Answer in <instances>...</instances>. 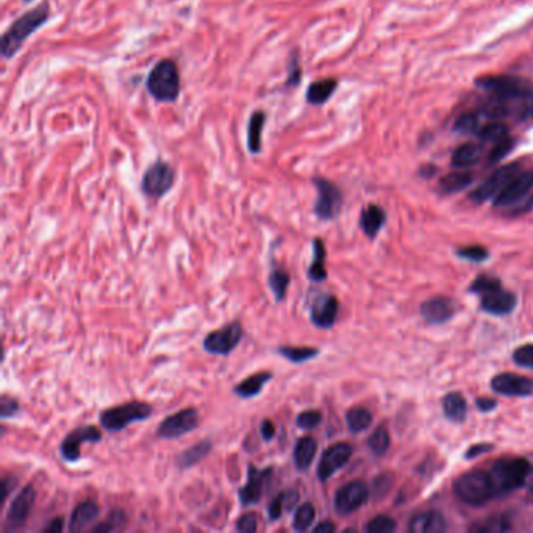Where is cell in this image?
<instances>
[{"mask_svg":"<svg viewBox=\"0 0 533 533\" xmlns=\"http://www.w3.org/2000/svg\"><path fill=\"white\" fill-rule=\"evenodd\" d=\"M49 17L50 5L47 0L41 2L35 8L26 11V13H22L0 38V53H2V57L5 59L13 58L21 50L24 43L49 21Z\"/></svg>","mask_w":533,"mask_h":533,"instance_id":"6da1fadb","label":"cell"},{"mask_svg":"<svg viewBox=\"0 0 533 533\" xmlns=\"http://www.w3.org/2000/svg\"><path fill=\"white\" fill-rule=\"evenodd\" d=\"M146 89L157 102H177L182 89L178 64L171 58L160 59L147 75Z\"/></svg>","mask_w":533,"mask_h":533,"instance_id":"7a4b0ae2","label":"cell"},{"mask_svg":"<svg viewBox=\"0 0 533 533\" xmlns=\"http://www.w3.org/2000/svg\"><path fill=\"white\" fill-rule=\"evenodd\" d=\"M497 496L510 494L524 487L530 476V463L525 458H501L489 471Z\"/></svg>","mask_w":533,"mask_h":533,"instance_id":"3957f363","label":"cell"},{"mask_svg":"<svg viewBox=\"0 0 533 533\" xmlns=\"http://www.w3.org/2000/svg\"><path fill=\"white\" fill-rule=\"evenodd\" d=\"M152 405L141 402V400H131V402L109 406L99 415V422L106 432L118 433L131 424L146 421L152 416Z\"/></svg>","mask_w":533,"mask_h":533,"instance_id":"277c9868","label":"cell"},{"mask_svg":"<svg viewBox=\"0 0 533 533\" xmlns=\"http://www.w3.org/2000/svg\"><path fill=\"white\" fill-rule=\"evenodd\" d=\"M453 489L458 499L463 501L465 504L474 507L487 504L488 501L496 497L494 485L493 480H491L489 472L480 469L469 471L460 476L453 483Z\"/></svg>","mask_w":533,"mask_h":533,"instance_id":"5b68a950","label":"cell"},{"mask_svg":"<svg viewBox=\"0 0 533 533\" xmlns=\"http://www.w3.org/2000/svg\"><path fill=\"white\" fill-rule=\"evenodd\" d=\"M176 183V169L165 160H157L147 167L141 180L142 194L158 200L172 189Z\"/></svg>","mask_w":533,"mask_h":533,"instance_id":"8992f818","label":"cell"},{"mask_svg":"<svg viewBox=\"0 0 533 533\" xmlns=\"http://www.w3.org/2000/svg\"><path fill=\"white\" fill-rule=\"evenodd\" d=\"M315 188L317 191L316 202L313 205V213L317 219L332 221L339 214L343 208V193L333 182L324 177H315Z\"/></svg>","mask_w":533,"mask_h":533,"instance_id":"52a82bcc","label":"cell"},{"mask_svg":"<svg viewBox=\"0 0 533 533\" xmlns=\"http://www.w3.org/2000/svg\"><path fill=\"white\" fill-rule=\"evenodd\" d=\"M244 338V327L238 319L232 321L230 324L209 332L203 338L202 347L207 353L218 357H227L236 349Z\"/></svg>","mask_w":533,"mask_h":533,"instance_id":"ba28073f","label":"cell"},{"mask_svg":"<svg viewBox=\"0 0 533 533\" xmlns=\"http://www.w3.org/2000/svg\"><path fill=\"white\" fill-rule=\"evenodd\" d=\"M200 415L194 406L172 413L158 424L157 436L163 440H177L199 427Z\"/></svg>","mask_w":533,"mask_h":533,"instance_id":"9c48e42d","label":"cell"},{"mask_svg":"<svg viewBox=\"0 0 533 533\" xmlns=\"http://www.w3.org/2000/svg\"><path fill=\"white\" fill-rule=\"evenodd\" d=\"M523 172V167L519 163H510L496 169L487 180L482 182L478 187L471 193V200L476 203H482L488 199H493L497 194L510 183L514 177Z\"/></svg>","mask_w":533,"mask_h":533,"instance_id":"30bf717a","label":"cell"},{"mask_svg":"<svg viewBox=\"0 0 533 533\" xmlns=\"http://www.w3.org/2000/svg\"><path fill=\"white\" fill-rule=\"evenodd\" d=\"M274 471L271 466L268 468H256L255 465H247V480L244 487L238 489V499L243 507L256 505L261 501L268 485L272 480Z\"/></svg>","mask_w":533,"mask_h":533,"instance_id":"8fae6325","label":"cell"},{"mask_svg":"<svg viewBox=\"0 0 533 533\" xmlns=\"http://www.w3.org/2000/svg\"><path fill=\"white\" fill-rule=\"evenodd\" d=\"M369 489L363 480H352L341 487L335 493L333 508L341 516H347L368 502Z\"/></svg>","mask_w":533,"mask_h":533,"instance_id":"7c38bea8","label":"cell"},{"mask_svg":"<svg viewBox=\"0 0 533 533\" xmlns=\"http://www.w3.org/2000/svg\"><path fill=\"white\" fill-rule=\"evenodd\" d=\"M102 433L94 425H82L77 427L64 436V440L59 445V455L68 463H75L82 458V445L83 442H100Z\"/></svg>","mask_w":533,"mask_h":533,"instance_id":"4fadbf2b","label":"cell"},{"mask_svg":"<svg viewBox=\"0 0 533 533\" xmlns=\"http://www.w3.org/2000/svg\"><path fill=\"white\" fill-rule=\"evenodd\" d=\"M477 85L485 89V91L493 94L494 97L501 99H518L533 93L529 83L508 75L487 77V79L478 80Z\"/></svg>","mask_w":533,"mask_h":533,"instance_id":"5bb4252c","label":"cell"},{"mask_svg":"<svg viewBox=\"0 0 533 533\" xmlns=\"http://www.w3.org/2000/svg\"><path fill=\"white\" fill-rule=\"evenodd\" d=\"M353 453V447L349 442H335L330 447H327L324 453L321 455L319 465H317V480L327 482L337 472L347 465Z\"/></svg>","mask_w":533,"mask_h":533,"instance_id":"9a60e30c","label":"cell"},{"mask_svg":"<svg viewBox=\"0 0 533 533\" xmlns=\"http://www.w3.org/2000/svg\"><path fill=\"white\" fill-rule=\"evenodd\" d=\"M35 501H37V493L32 485L24 487L16 497L11 501L10 508L7 512V518H5V530L13 532L21 529L24 524L27 523L30 513L33 510Z\"/></svg>","mask_w":533,"mask_h":533,"instance_id":"2e32d148","label":"cell"},{"mask_svg":"<svg viewBox=\"0 0 533 533\" xmlns=\"http://www.w3.org/2000/svg\"><path fill=\"white\" fill-rule=\"evenodd\" d=\"M339 311V302L333 294H321L317 296L310 308V321L311 324L322 330L332 328L337 322Z\"/></svg>","mask_w":533,"mask_h":533,"instance_id":"e0dca14e","label":"cell"},{"mask_svg":"<svg viewBox=\"0 0 533 533\" xmlns=\"http://www.w3.org/2000/svg\"><path fill=\"white\" fill-rule=\"evenodd\" d=\"M532 188H533V172L523 171L494 197V207L505 208V207L514 205V203L523 200L524 197L529 194V191Z\"/></svg>","mask_w":533,"mask_h":533,"instance_id":"ac0fdd59","label":"cell"},{"mask_svg":"<svg viewBox=\"0 0 533 533\" xmlns=\"http://www.w3.org/2000/svg\"><path fill=\"white\" fill-rule=\"evenodd\" d=\"M518 299L513 294L512 291H507L502 288V285L499 283L494 288L488 290L487 292L480 294V305L482 310L487 311L489 315H496V316H504L512 313L516 307Z\"/></svg>","mask_w":533,"mask_h":533,"instance_id":"d6986e66","label":"cell"},{"mask_svg":"<svg viewBox=\"0 0 533 533\" xmlns=\"http://www.w3.org/2000/svg\"><path fill=\"white\" fill-rule=\"evenodd\" d=\"M491 388L504 396H529L533 393V380L518 374H499L491 380Z\"/></svg>","mask_w":533,"mask_h":533,"instance_id":"ffe728a7","label":"cell"},{"mask_svg":"<svg viewBox=\"0 0 533 533\" xmlns=\"http://www.w3.org/2000/svg\"><path fill=\"white\" fill-rule=\"evenodd\" d=\"M455 311H457V303L453 299L446 296L432 297L421 305V315L430 324H445L452 319Z\"/></svg>","mask_w":533,"mask_h":533,"instance_id":"44dd1931","label":"cell"},{"mask_svg":"<svg viewBox=\"0 0 533 533\" xmlns=\"http://www.w3.org/2000/svg\"><path fill=\"white\" fill-rule=\"evenodd\" d=\"M272 377L274 374L271 371H259V373L245 377L244 380L236 383L233 386V394L239 399L256 398L263 391V388L266 386V383L272 380Z\"/></svg>","mask_w":533,"mask_h":533,"instance_id":"7402d4cb","label":"cell"},{"mask_svg":"<svg viewBox=\"0 0 533 533\" xmlns=\"http://www.w3.org/2000/svg\"><path fill=\"white\" fill-rule=\"evenodd\" d=\"M317 452V441L313 436H302L301 440H297L294 451H292V461L299 472H307Z\"/></svg>","mask_w":533,"mask_h":533,"instance_id":"603a6c76","label":"cell"},{"mask_svg":"<svg viewBox=\"0 0 533 533\" xmlns=\"http://www.w3.org/2000/svg\"><path fill=\"white\" fill-rule=\"evenodd\" d=\"M100 508L94 501H83L74 507L69 519V532H80L99 516Z\"/></svg>","mask_w":533,"mask_h":533,"instance_id":"cb8c5ba5","label":"cell"},{"mask_svg":"<svg viewBox=\"0 0 533 533\" xmlns=\"http://www.w3.org/2000/svg\"><path fill=\"white\" fill-rule=\"evenodd\" d=\"M447 529L446 519L440 512L430 510L411 519L410 532L413 533H440Z\"/></svg>","mask_w":533,"mask_h":533,"instance_id":"d4e9b609","label":"cell"},{"mask_svg":"<svg viewBox=\"0 0 533 533\" xmlns=\"http://www.w3.org/2000/svg\"><path fill=\"white\" fill-rule=\"evenodd\" d=\"M212 449H213V442L208 438L197 441L196 445H193L189 449H185V451L178 455L176 460L177 468L182 471L193 468V466L200 463V461L205 458L209 452H212Z\"/></svg>","mask_w":533,"mask_h":533,"instance_id":"484cf974","label":"cell"},{"mask_svg":"<svg viewBox=\"0 0 533 533\" xmlns=\"http://www.w3.org/2000/svg\"><path fill=\"white\" fill-rule=\"evenodd\" d=\"M327 249L326 244L321 238H315L313 239V261L310 263L307 275L311 281L315 283H321V281L327 280L328 274H327Z\"/></svg>","mask_w":533,"mask_h":533,"instance_id":"4316f807","label":"cell"},{"mask_svg":"<svg viewBox=\"0 0 533 533\" xmlns=\"http://www.w3.org/2000/svg\"><path fill=\"white\" fill-rule=\"evenodd\" d=\"M268 121L266 111L255 110L249 118L247 122V149L252 155H259L263 149L261 142V131L265 129Z\"/></svg>","mask_w":533,"mask_h":533,"instance_id":"83f0119b","label":"cell"},{"mask_svg":"<svg viewBox=\"0 0 533 533\" xmlns=\"http://www.w3.org/2000/svg\"><path fill=\"white\" fill-rule=\"evenodd\" d=\"M338 88L337 79H322L310 83L305 93V100L310 105H324L326 102L332 97Z\"/></svg>","mask_w":533,"mask_h":533,"instance_id":"f1b7e54d","label":"cell"},{"mask_svg":"<svg viewBox=\"0 0 533 533\" xmlns=\"http://www.w3.org/2000/svg\"><path fill=\"white\" fill-rule=\"evenodd\" d=\"M386 214L379 205H368L366 208L362 212L360 216V225L364 232V235L368 238H375L377 233L380 232V229L385 224Z\"/></svg>","mask_w":533,"mask_h":533,"instance_id":"f546056e","label":"cell"},{"mask_svg":"<svg viewBox=\"0 0 533 533\" xmlns=\"http://www.w3.org/2000/svg\"><path fill=\"white\" fill-rule=\"evenodd\" d=\"M291 283V274L283 268L275 266L271 269L268 277V285L272 291L275 302H283Z\"/></svg>","mask_w":533,"mask_h":533,"instance_id":"4dcf8cb0","label":"cell"},{"mask_svg":"<svg viewBox=\"0 0 533 533\" xmlns=\"http://www.w3.org/2000/svg\"><path fill=\"white\" fill-rule=\"evenodd\" d=\"M277 353L290 363L301 364L313 360V358L319 355V349L311 346H280L277 347Z\"/></svg>","mask_w":533,"mask_h":533,"instance_id":"1f68e13d","label":"cell"},{"mask_svg":"<svg viewBox=\"0 0 533 533\" xmlns=\"http://www.w3.org/2000/svg\"><path fill=\"white\" fill-rule=\"evenodd\" d=\"M445 415L453 422H463L468 415V404L460 393H449L442 400Z\"/></svg>","mask_w":533,"mask_h":533,"instance_id":"d6a6232c","label":"cell"},{"mask_svg":"<svg viewBox=\"0 0 533 533\" xmlns=\"http://www.w3.org/2000/svg\"><path fill=\"white\" fill-rule=\"evenodd\" d=\"M346 424L352 433H362L373 424V413L364 406H353L346 413Z\"/></svg>","mask_w":533,"mask_h":533,"instance_id":"836d02e7","label":"cell"},{"mask_svg":"<svg viewBox=\"0 0 533 533\" xmlns=\"http://www.w3.org/2000/svg\"><path fill=\"white\" fill-rule=\"evenodd\" d=\"M472 180H474V176L469 172H452L441 178L438 188L442 194H453L458 193L461 189L468 188Z\"/></svg>","mask_w":533,"mask_h":533,"instance_id":"e575fe53","label":"cell"},{"mask_svg":"<svg viewBox=\"0 0 533 533\" xmlns=\"http://www.w3.org/2000/svg\"><path fill=\"white\" fill-rule=\"evenodd\" d=\"M480 147L472 144V142H466V144H461L452 155V165L457 167H469L472 165H476L478 158H480Z\"/></svg>","mask_w":533,"mask_h":533,"instance_id":"d590c367","label":"cell"},{"mask_svg":"<svg viewBox=\"0 0 533 533\" xmlns=\"http://www.w3.org/2000/svg\"><path fill=\"white\" fill-rule=\"evenodd\" d=\"M316 519V508L313 504L310 502H303L297 507V510L294 513V518H292V529L296 532H307L311 529Z\"/></svg>","mask_w":533,"mask_h":533,"instance_id":"8d00e7d4","label":"cell"},{"mask_svg":"<svg viewBox=\"0 0 533 533\" xmlns=\"http://www.w3.org/2000/svg\"><path fill=\"white\" fill-rule=\"evenodd\" d=\"M302 74L303 71L301 64V52L297 49H292L288 57V74H286V80L283 86L286 89L297 88L302 82Z\"/></svg>","mask_w":533,"mask_h":533,"instance_id":"74e56055","label":"cell"},{"mask_svg":"<svg viewBox=\"0 0 533 533\" xmlns=\"http://www.w3.org/2000/svg\"><path fill=\"white\" fill-rule=\"evenodd\" d=\"M125 523H127V514H125L122 508H115V510H111L109 514H106V518L102 521L100 524L93 527L91 532L93 533H110V532H115L118 529H121Z\"/></svg>","mask_w":533,"mask_h":533,"instance_id":"f35d334b","label":"cell"},{"mask_svg":"<svg viewBox=\"0 0 533 533\" xmlns=\"http://www.w3.org/2000/svg\"><path fill=\"white\" fill-rule=\"evenodd\" d=\"M478 138L485 142H497L508 136V127L502 122H491L477 131Z\"/></svg>","mask_w":533,"mask_h":533,"instance_id":"ab89813d","label":"cell"},{"mask_svg":"<svg viewBox=\"0 0 533 533\" xmlns=\"http://www.w3.org/2000/svg\"><path fill=\"white\" fill-rule=\"evenodd\" d=\"M368 446L374 455L380 457L385 453L389 447V433L385 427L375 429V432L369 436Z\"/></svg>","mask_w":533,"mask_h":533,"instance_id":"60d3db41","label":"cell"},{"mask_svg":"<svg viewBox=\"0 0 533 533\" xmlns=\"http://www.w3.org/2000/svg\"><path fill=\"white\" fill-rule=\"evenodd\" d=\"M364 530L368 533H391L396 530V521L388 514H379L369 521Z\"/></svg>","mask_w":533,"mask_h":533,"instance_id":"b9f144b4","label":"cell"},{"mask_svg":"<svg viewBox=\"0 0 533 533\" xmlns=\"http://www.w3.org/2000/svg\"><path fill=\"white\" fill-rule=\"evenodd\" d=\"M510 529V523L505 516H497L493 519L483 521V523L472 527V532L477 533H497V532H505Z\"/></svg>","mask_w":533,"mask_h":533,"instance_id":"7bdbcfd3","label":"cell"},{"mask_svg":"<svg viewBox=\"0 0 533 533\" xmlns=\"http://www.w3.org/2000/svg\"><path fill=\"white\" fill-rule=\"evenodd\" d=\"M322 422V413L319 410H305L299 413L296 425L302 430H313Z\"/></svg>","mask_w":533,"mask_h":533,"instance_id":"ee69618b","label":"cell"},{"mask_svg":"<svg viewBox=\"0 0 533 533\" xmlns=\"http://www.w3.org/2000/svg\"><path fill=\"white\" fill-rule=\"evenodd\" d=\"M455 130L460 133H477L480 127H478V115L476 113H465L461 115L457 122H455Z\"/></svg>","mask_w":533,"mask_h":533,"instance_id":"f6af8a7d","label":"cell"},{"mask_svg":"<svg viewBox=\"0 0 533 533\" xmlns=\"http://www.w3.org/2000/svg\"><path fill=\"white\" fill-rule=\"evenodd\" d=\"M457 255L463 260L469 261H485L488 259V250L482 247V245H466L457 250Z\"/></svg>","mask_w":533,"mask_h":533,"instance_id":"bcb514c9","label":"cell"},{"mask_svg":"<svg viewBox=\"0 0 533 533\" xmlns=\"http://www.w3.org/2000/svg\"><path fill=\"white\" fill-rule=\"evenodd\" d=\"M513 362L518 366L533 369V344H524L513 352Z\"/></svg>","mask_w":533,"mask_h":533,"instance_id":"7dc6e473","label":"cell"},{"mask_svg":"<svg viewBox=\"0 0 533 533\" xmlns=\"http://www.w3.org/2000/svg\"><path fill=\"white\" fill-rule=\"evenodd\" d=\"M501 283L499 279L496 277H491V275H480V277H477L474 281H472L471 285V292H476V294H483V292H487L488 290L494 288V286H497Z\"/></svg>","mask_w":533,"mask_h":533,"instance_id":"c3c4849f","label":"cell"},{"mask_svg":"<svg viewBox=\"0 0 533 533\" xmlns=\"http://www.w3.org/2000/svg\"><path fill=\"white\" fill-rule=\"evenodd\" d=\"M286 512L285 508V491H280V493L274 497V499L269 502L268 505V518L269 521H279L281 518V514Z\"/></svg>","mask_w":533,"mask_h":533,"instance_id":"681fc988","label":"cell"},{"mask_svg":"<svg viewBox=\"0 0 533 533\" xmlns=\"http://www.w3.org/2000/svg\"><path fill=\"white\" fill-rule=\"evenodd\" d=\"M19 402H17V399L8 396V394H3L2 398H0V418L2 419H8V418H13L16 416L17 413H19Z\"/></svg>","mask_w":533,"mask_h":533,"instance_id":"f907efd6","label":"cell"},{"mask_svg":"<svg viewBox=\"0 0 533 533\" xmlns=\"http://www.w3.org/2000/svg\"><path fill=\"white\" fill-rule=\"evenodd\" d=\"M236 530L241 533H255L259 529V521L255 513H244L236 521Z\"/></svg>","mask_w":533,"mask_h":533,"instance_id":"816d5d0a","label":"cell"},{"mask_svg":"<svg viewBox=\"0 0 533 533\" xmlns=\"http://www.w3.org/2000/svg\"><path fill=\"white\" fill-rule=\"evenodd\" d=\"M514 146V141L512 138H504V140L494 142L493 151L489 153V161H499L505 157V155L512 151Z\"/></svg>","mask_w":533,"mask_h":533,"instance_id":"f5cc1de1","label":"cell"},{"mask_svg":"<svg viewBox=\"0 0 533 533\" xmlns=\"http://www.w3.org/2000/svg\"><path fill=\"white\" fill-rule=\"evenodd\" d=\"M260 436L263 441H272L275 438V424L271 419H263L260 424Z\"/></svg>","mask_w":533,"mask_h":533,"instance_id":"db71d44e","label":"cell"},{"mask_svg":"<svg viewBox=\"0 0 533 533\" xmlns=\"http://www.w3.org/2000/svg\"><path fill=\"white\" fill-rule=\"evenodd\" d=\"M16 483H17V478L13 476L2 478V504L8 499V496H11V493H13V489L16 488Z\"/></svg>","mask_w":533,"mask_h":533,"instance_id":"11a10c76","label":"cell"},{"mask_svg":"<svg viewBox=\"0 0 533 533\" xmlns=\"http://www.w3.org/2000/svg\"><path fill=\"white\" fill-rule=\"evenodd\" d=\"M391 482H393V477L389 474H385V476H380L379 478H377L375 483H374V489L377 494H385L386 491L389 489V487H391Z\"/></svg>","mask_w":533,"mask_h":533,"instance_id":"9f6ffc18","label":"cell"},{"mask_svg":"<svg viewBox=\"0 0 533 533\" xmlns=\"http://www.w3.org/2000/svg\"><path fill=\"white\" fill-rule=\"evenodd\" d=\"M63 529H64V519L62 516H57L43 527V533H62Z\"/></svg>","mask_w":533,"mask_h":533,"instance_id":"6f0895ef","label":"cell"},{"mask_svg":"<svg viewBox=\"0 0 533 533\" xmlns=\"http://www.w3.org/2000/svg\"><path fill=\"white\" fill-rule=\"evenodd\" d=\"M493 447H494L493 445H476L465 453V457L466 458H476V457H478V455L493 451Z\"/></svg>","mask_w":533,"mask_h":533,"instance_id":"680465c9","label":"cell"},{"mask_svg":"<svg viewBox=\"0 0 533 533\" xmlns=\"http://www.w3.org/2000/svg\"><path fill=\"white\" fill-rule=\"evenodd\" d=\"M335 530H337V525H335L332 521H322V523L313 527L315 533H333Z\"/></svg>","mask_w":533,"mask_h":533,"instance_id":"91938a15","label":"cell"},{"mask_svg":"<svg viewBox=\"0 0 533 533\" xmlns=\"http://www.w3.org/2000/svg\"><path fill=\"white\" fill-rule=\"evenodd\" d=\"M497 405V402L494 399H489V398H482V399H477V406L480 411H491L494 410V406Z\"/></svg>","mask_w":533,"mask_h":533,"instance_id":"94428289","label":"cell"},{"mask_svg":"<svg viewBox=\"0 0 533 533\" xmlns=\"http://www.w3.org/2000/svg\"><path fill=\"white\" fill-rule=\"evenodd\" d=\"M529 493L533 496V472H532V477H530V483H529Z\"/></svg>","mask_w":533,"mask_h":533,"instance_id":"6125c7cd","label":"cell"},{"mask_svg":"<svg viewBox=\"0 0 533 533\" xmlns=\"http://www.w3.org/2000/svg\"><path fill=\"white\" fill-rule=\"evenodd\" d=\"M24 3H28V2H33V0H22Z\"/></svg>","mask_w":533,"mask_h":533,"instance_id":"be15d7a7","label":"cell"}]
</instances>
